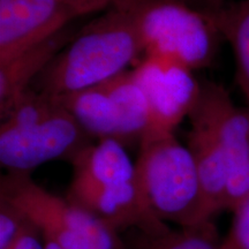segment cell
<instances>
[{
    "mask_svg": "<svg viewBox=\"0 0 249 249\" xmlns=\"http://www.w3.org/2000/svg\"><path fill=\"white\" fill-rule=\"evenodd\" d=\"M67 200L116 232L134 229L157 234L170 229L145 203L136 166L124 145L112 139L90 143L74 156Z\"/></svg>",
    "mask_w": 249,
    "mask_h": 249,
    "instance_id": "cell-1",
    "label": "cell"
},
{
    "mask_svg": "<svg viewBox=\"0 0 249 249\" xmlns=\"http://www.w3.org/2000/svg\"><path fill=\"white\" fill-rule=\"evenodd\" d=\"M142 54L133 13L126 6H113L74 34L34 88L54 97L91 88L129 71Z\"/></svg>",
    "mask_w": 249,
    "mask_h": 249,
    "instance_id": "cell-2",
    "label": "cell"
},
{
    "mask_svg": "<svg viewBox=\"0 0 249 249\" xmlns=\"http://www.w3.org/2000/svg\"><path fill=\"white\" fill-rule=\"evenodd\" d=\"M0 117V163L7 172L31 173L48 161L71 160L90 144L61 102L34 87Z\"/></svg>",
    "mask_w": 249,
    "mask_h": 249,
    "instance_id": "cell-3",
    "label": "cell"
},
{
    "mask_svg": "<svg viewBox=\"0 0 249 249\" xmlns=\"http://www.w3.org/2000/svg\"><path fill=\"white\" fill-rule=\"evenodd\" d=\"M135 166L140 189L156 217L179 227L210 222L194 157L176 134H145Z\"/></svg>",
    "mask_w": 249,
    "mask_h": 249,
    "instance_id": "cell-4",
    "label": "cell"
},
{
    "mask_svg": "<svg viewBox=\"0 0 249 249\" xmlns=\"http://www.w3.org/2000/svg\"><path fill=\"white\" fill-rule=\"evenodd\" d=\"M0 200L12 204L61 249H126L118 232L67 198L39 186L31 173L7 172L0 180Z\"/></svg>",
    "mask_w": 249,
    "mask_h": 249,
    "instance_id": "cell-5",
    "label": "cell"
},
{
    "mask_svg": "<svg viewBox=\"0 0 249 249\" xmlns=\"http://www.w3.org/2000/svg\"><path fill=\"white\" fill-rule=\"evenodd\" d=\"M144 55L178 62L193 71L210 66L220 35L207 15L181 0H127Z\"/></svg>",
    "mask_w": 249,
    "mask_h": 249,
    "instance_id": "cell-6",
    "label": "cell"
},
{
    "mask_svg": "<svg viewBox=\"0 0 249 249\" xmlns=\"http://www.w3.org/2000/svg\"><path fill=\"white\" fill-rule=\"evenodd\" d=\"M57 98L90 138L112 139L124 145L140 143L148 133V103L133 70Z\"/></svg>",
    "mask_w": 249,
    "mask_h": 249,
    "instance_id": "cell-7",
    "label": "cell"
},
{
    "mask_svg": "<svg viewBox=\"0 0 249 249\" xmlns=\"http://www.w3.org/2000/svg\"><path fill=\"white\" fill-rule=\"evenodd\" d=\"M188 119L201 123L222 149L229 169V209L249 196V114L235 107L220 85L202 81L197 102Z\"/></svg>",
    "mask_w": 249,
    "mask_h": 249,
    "instance_id": "cell-8",
    "label": "cell"
},
{
    "mask_svg": "<svg viewBox=\"0 0 249 249\" xmlns=\"http://www.w3.org/2000/svg\"><path fill=\"white\" fill-rule=\"evenodd\" d=\"M133 71L148 103V133H174L195 107L201 82L189 68L156 55H143Z\"/></svg>",
    "mask_w": 249,
    "mask_h": 249,
    "instance_id": "cell-9",
    "label": "cell"
},
{
    "mask_svg": "<svg viewBox=\"0 0 249 249\" xmlns=\"http://www.w3.org/2000/svg\"><path fill=\"white\" fill-rule=\"evenodd\" d=\"M82 17L66 0H0V62Z\"/></svg>",
    "mask_w": 249,
    "mask_h": 249,
    "instance_id": "cell-10",
    "label": "cell"
},
{
    "mask_svg": "<svg viewBox=\"0 0 249 249\" xmlns=\"http://www.w3.org/2000/svg\"><path fill=\"white\" fill-rule=\"evenodd\" d=\"M74 36L66 27L53 36L0 62V116L6 113L38 79Z\"/></svg>",
    "mask_w": 249,
    "mask_h": 249,
    "instance_id": "cell-11",
    "label": "cell"
},
{
    "mask_svg": "<svg viewBox=\"0 0 249 249\" xmlns=\"http://www.w3.org/2000/svg\"><path fill=\"white\" fill-rule=\"evenodd\" d=\"M187 147L194 157L202 193L210 218L218 211L229 209V169L222 149L207 127L189 119Z\"/></svg>",
    "mask_w": 249,
    "mask_h": 249,
    "instance_id": "cell-12",
    "label": "cell"
},
{
    "mask_svg": "<svg viewBox=\"0 0 249 249\" xmlns=\"http://www.w3.org/2000/svg\"><path fill=\"white\" fill-rule=\"evenodd\" d=\"M220 37L231 45L235 60L236 82L244 93L249 114V0L226 5L208 17Z\"/></svg>",
    "mask_w": 249,
    "mask_h": 249,
    "instance_id": "cell-13",
    "label": "cell"
},
{
    "mask_svg": "<svg viewBox=\"0 0 249 249\" xmlns=\"http://www.w3.org/2000/svg\"><path fill=\"white\" fill-rule=\"evenodd\" d=\"M126 249H219L211 222L179 230H166L157 234L136 231Z\"/></svg>",
    "mask_w": 249,
    "mask_h": 249,
    "instance_id": "cell-14",
    "label": "cell"
},
{
    "mask_svg": "<svg viewBox=\"0 0 249 249\" xmlns=\"http://www.w3.org/2000/svg\"><path fill=\"white\" fill-rule=\"evenodd\" d=\"M27 219L13 205L0 200V249H12Z\"/></svg>",
    "mask_w": 249,
    "mask_h": 249,
    "instance_id": "cell-15",
    "label": "cell"
},
{
    "mask_svg": "<svg viewBox=\"0 0 249 249\" xmlns=\"http://www.w3.org/2000/svg\"><path fill=\"white\" fill-rule=\"evenodd\" d=\"M231 232L219 249H249V196L233 210Z\"/></svg>",
    "mask_w": 249,
    "mask_h": 249,
    "instance_id": "cell-16",
    "label": "cell"
},
{
    "mask_svg": "<svg viewBox=\"0 0 249 249\" xmlns=\"http://www.w3.org/2000/svg\"><path fill=\"white\" fill-rule=\"evenodd\" d=\"M66 1L83 17L98 12H105L108 8L123 4L127 0H66Z\"/></svg>",
    "mask_w": 249,
    "mask_h": 249,
    "instance_id": "cell-17",
    "label": "cell"
},
{
    "mask_svg": "<svg viewBox=\"0 0 249 249\" xmlns=\"http://www.w3.org/2000/svg\"><path fill=\"white\" fill-rule=\"evenodd\" d=\"M12 249H45V244H42L38 230L27 220L23 231Z\"/></svg>",
    "mask_w": 249,
    "mask_h": 249,
    "instance_id": "cell-18",
    "label": "cell"
},
{
    "mask_svg": "<svg viewBox=\"0 0 249 249\" xmlns=\"http://www.w3.org/2000/svg\"><path fill=\"white\" fill-rule=\"evenodd\" d=\"M191 7L197 9L207 17L216 14L220 9H223L226 4V0H181Z\"/></svg>",
    "mask_w": 249,
    "mask_h": 249,
    "instance_id": "cell-19",
    "label": "cell"
},
{
    "mask_svg": "<svg viewBox=\"0 0 249 249\" xmlns=\"http://www.w3.org/2000/svg\"><path fill=\"white\" fill-rule=\"evenodd\" d=\"M44 244H45V249H61L60 247H59V246H57L51 241L44 240Z\"/></svg>",
    "mask_w": 249,
    "mask_h": 249,
    "instance_id": "cell-20",
    "label": "cell"
}]
</instances>
